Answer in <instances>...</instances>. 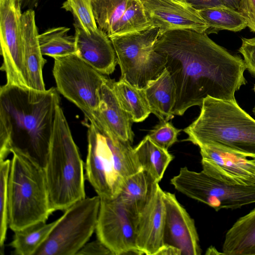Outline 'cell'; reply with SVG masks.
<instances>
[{"label": "cell", "mask_w": 255, "mask_h": 255, "mask_svg": "<svg viewBox=\"0 0 255 255\" xmlns=\"http://www.w3.org/2000/svg\"><path fill=\"white\" fill-rule=\"evenodd\" d=\"M154 49L164 59L176 89L174 115L201 106L207 97L236 101L235 93L247 84L240 56L220 46L205 32L179 29L160 33Z\"/></svg>", "instance_id": "6da1fadb"}, {"label": "cell", "mask_w": 255, "mask_h": 255, "mask_svg": "<svg viewBox=\"0 0 255 255\" xmlns=\"http://www.w3.org/2000/svg\"><path fill=\"white\" fill-rule=\"evenodd\" d=\"M59 93L5 84L0 88V162L10 153L22 154L45 168Z\"/></svg>", "instance_id": "7a4b0ae2"}, {"label": "cell", "mask_w": 255, "mask_h": 255, "mask_svg": "<svg viewBox=\"0 0 255 255\" xmlns=\"http://www.w3.org/2000/svg\"><path fill=\"white\" fill-rule=\"evenodd\" d=\"M183 131L186 140L198 146L215 145L255 157V120L236 101L206 97L198 118Z\"/></svg>", "instance_id": "3957f363"}, {"label": "cell", "mask_w": 255, "mask_h": 255, "mask_svg": "<svg viewBox=\"0 0 255 255\" xmlns=\"http://www.w3.org/2000/svg\"><path fill=\"white\" fill-rule=\"evenodd\" d=\"M86 122L85 178L101 199L116 198L126 179L142 169L130 143L102 126Z\"/></svg>", "instance_id": "277c9868"}, {"label": "cell", "mask_w": 255, "mask_h": 255, "mask_svg": "<svg viewBox=\"0 0 255 255\" xmlns=\"http://www.w3.org/2000/svg\"><path fill=\"white\" fill-rule=\"evenodd\" d=\"M84 165L59 105L56 110L48 161L44 168L52 213L57 210L65 211L86 198Z\"/></svg>", "instance_id": "5b68a950"}, {"label": "cell", "mask_w": 255, "mask_h": 255, "mask_svg": "<svg viewBox=\"0 0 255 255\" xmlns=\"http://www.w3.org/2000/svg\"><path fill=\"white\" fill-rule=\"evenodd\" d=\"M12 154L8 179V222L14 232L46 222L52 212L44 168L22 154Z\"/></svg>", "instance_id": "8992f818"}, {"label": "cell", "mask_w": 255, "mask_h": 255, "mask_svg": "<svg viewBox=\"0 0 255 255\" xmlns=\"http://www.w3.org/2000/svg\"><path fill=\"white\" fill-rule=\"evenodd\" d=\"M159 29L151 26L133 33L110 37L123 79L144 89L165 69L164 58L154 49Z\"/></svg>", "instance_id": "52a82bcc"}, {"label": "cell", "mask_w": 255, "mask_h": 255, "mask_svg": "<svg viewBox=\"0 0 255 255\" xmlns=\"http://www.w3.org/2000/svg\"><path fill=\"white\" fill-rule=\"evenodd\" d=\"M101 198H85L67 208L34 255H75L96 231Z\"/></svg>", "instance_id": "ba28073f"}, {"label": "cell", "mask_w": 255, "mask_h": 255, "mask_svg": "<svg viewBox=\"0 0 255 255\" xmlns=\"http://www.w3.org/2000/svg\"><path fill=\"white\" fill-rule=\"evenodd\" d=\"M53 59L52 72L57 91L88 120L99 107L100 90L106 77L76 53Z\"/></svg>", "instance_id": "9c48e42d"}, {"label": "cell", "mask_w": 255, "mask_h": 255, "mask_svg": "<svg viewBox=\"0 0 255 255\" xmlns=\"http://www.w3.org/2000/svg\"><path fill=\"white\" fill-rule=\"evenodd\" d=\"M179 192L205 204L218 211L222 209H236L255 203V184H230L219 180L203 170L195 172L187 167L170 180Z\"/></svg>", "instance_id": "30bf717a"}, {"label": "cell", "mask_w": 255, "mask_h": 255, "mask_svg": "<svg viewBox=\"0 0 255 255\" xmlns=\"http://www.w3.org/2000/svg\"><path fill=\"white\" fill-rule=\"evenodd\" d=\"M20 0H0V45L6 84L29 88L25 75Z\"/></svg>", "instance_id": "8fae6325"}, {"label": "cell", "mask_w": 255, "mask_h": 255, "mask_svg": "<svg viewBox=\"0 0 255 255\" xmlns=\"http://www.w3.org/2000/svg\"><path fill=\"white\" fill-rule=\"evenodd\" d=\"M136 219L117 198L101 199L96 229L97 239L113 255H139L135 244Z\"/></svg>", "instance_id": "7c38bea8"}, {"label": "cell", "mask_w": 255, "mask_h": 255, "mask_svg": "<svg viewBox=\"0 0 255 255\" xmlns=\"http://www.w3.org/2000/svg\"><path fill=\"white\" fill-rule=\"evenodd\" d=\"M199 147L202 170L209 175L230 184H255V173L246 156L215 145Z\"/></svg>", "instance_id": "4fadbf2b"}, {"label": "cell", "mask_w": 255, "mask_h": 255, "mask_svg": "<svg viewBox=\"0 0 255 255\" xmlns=\"http://www.w3.org/2000/svg\"><path fill=\"white\" fill-rule=\"evenodd\" d=\"M151 25L160 33L179 29L206 32L208 26L187 0H139Z\"/></svg>", "instance_id": "5bb4252c"}, {"label": "cell", "mask_w": 255, "mask_h": 255, "mask_svg": "<svg viewBox=\"0 0 255 255\" xmlns=\"http://www.w3.org/2000/svg\"><path fill=\"white\" fill-rule=\"evenodd\" d=\"M165 209L164 245L176 248L182 255H200L201 249L194 220L174 194L163 192Z\"/></svg>", "instance_id": "9a60e30c"}, {"label": "cell", "mask_w": 255, "mask_h": 255, "mask_svg": "<svg viewBox=\"0 0 255 255\" xmlns=\"http://www.w3.org/2000/svg\"><path fill=\"white\" fill-rule=\"evenodd\" d=\"M163 192L158 185L151 200L136 219L135 244L139 255H157L164 245Z\"/></svg>", "instance_id": "2e32d148"}, {"label": "cell", "mask_w": 255, "mask_h": 255, "mask_svg": "<svg viewBox=\"0 0 255 255\" xmlns=\"http://www.w3.org/2000/svg\"><path fill=\"white\" fill-rule=\"evenodd\" d=\"M113 81L106 77L100 90L99 107L86 121L106 128L119 139L132 144L134 138L132 121L115 95Z\"/></svg>", "instance_id": "e0dca14e"}, {"label": "cell", "mask_w": 255, "mask_h": 255, "mask_svg": "<svg viewBox=\"0 0 255 255\" xmlns=\"http://www.w3.org/2000/svg\"><path fill=\"white\" fill-rule=\"evenodd\" d=\"M74 26L76 54L102 74H112L118 62L109 36L98 27L91 34H88L81 27Z\"/></svg>", "instance_id": "ac0fdd59"}, {"label": "cell", "mask_w": 255, "mask_h": 255, "mask_svg": "<svg viewBox=\"0 0 255 255\" xmlns=\"http://www.w3.org/2000/svg\"><path fill=\"white\" fill-rule=\"evenodd\" d=\"M21 33L23 45L25 75L29 88L45 91L43 68L46 60L41 53L35 12L33 9L24 11L21 16Z\"/></svg>", "instance_id": "d6986e66"}, {"label": "cell", "mask_w": 255, "mask_h": 255, "mask_svg": "<svg viewBox=\"0 0 255 255\" xmlns=\"http://www.w3.org/2000/svg\"><path fill=\"white\" fill-rule=\"evenodd\" d=\"M158 183L149 172L142 169L126 179L116 198L137 218L151 200Z\"/></svg>", "instance_id": "ffe728a7"}, {"label": "cell", "mask_w": 255, "mask_h": 255, "mask_svg": "<svg viewBox=\"0 0 255 255\" xmlns=\"http://www.w3.org/2000/svg\"><path fill=\"white\" fill-rule=\"evenodd\" d=\"M151 113L159 121H169L174 118L172 114L176 97L174 83L168 71L165 68L155 79L144 88Z\"/></svg>", "instance_id": "44dd1931"}, {"label": "cell", "mask_w": 255, "mask_h": 255, "mask_svg": "<svg viewBox=\"0 0 255 255\" xmlns=\"http://www.w3.org/2000/svg\"><path fill=\"white\" fill-rule=\"evenodd\" d=\"M222 252L225 255H255V208L227 231Z\"/></svg>", "instance_id": "7402d4cb"}, {"label": "cell", "mask_w": 255, "mask_h": 255, "mask_svg": "<svg viewBox=\"0 0 255 255\" xmlns=\"http://www.w3.org/2000/svg\"><path fill=\"white\" fill-rule=\"evenodd\" d=\"M134 154L142 170L149 172L159 182L173 156L168 150L153 142L147 135L133 148Z\"/></svg>", "instance_id": "603a6c76"}, {"label": "cell", "mask_w": 255, "mask_h": 255, "mask_svg": "<svg viewBox=\"0 0 255 255\" xmlns=\"http://www.w3.org/2000/svg\"><path fill=\"white\" fill-rule=\"evenodd\" d=\"M113 88L124 110L128 114L132 122L139 123L144 121L151 111L144 89L132 86L126 81H113Z\"/></svg>", "instance_id": "cb8c5ba5"}, {"label": "cell", "mask_w": 255, "mask_h": 255, "mask_svg": "<svg viewBox=\"0 0 255 255\" xmlns=\"http://www.w3.org/2000/svg\"><path fill=\"white\" fill-rule=\"evenodd\" d=\"M59 219L50 223L40 222L14 231L10 246L16 255H34L46 240Z\"/></svg>", "instance_id": "d4e9b609"}, {"label": "cell", "mask_w": 255, "mask_h": 255, "mask_svg": "<svg viewBox=\"0 0 255 255\" xmlns=\"http://www.w3.org/2000/svg\"><path fill=\"white\" fill-rule=\"evenodd\" d=\"M208 26L206 34L221 30L238 32L247 27V22L238 11L226 6L198 10Z\"/></svg>", "instance_id": "484cf974"}, {"label": "cell", "mask_w": 255, "mask_h": 255, "mask_svg": "<svg viewBox=\"0 0 255 255\" xmlns=\"http://www.w3.org/2000/svg\"><path fill=\"white\" fill-rule=\"evenodd\" d=\"M70 28L60 26L49 28L38 35L43 55L52 58L76 53L75 36L68 34Z\"/></svg>", "instance_id": "4316f807"}, {"label": "cell", "mask_w": 255, "mask_h": 255, "mask_svg": "<svg viewBox=\"0 0 255 255\" xmlns=\"http://www.w3.org/2000/svg\"><path fill=\"white\" fill-rule=\"evenodd\" d=\"M131 0H92L98 27L109 38Z\"/></svg>", "instance_id": "83f0119b"}, {"label": "cell", "mask_w": 255, "mask_h": 255, "mask_svg": "<svg viewBox=\"0 0 255 255\" xmlns=\"http://www.w3.org/2000/svg\"><path fill=\"white\" fill-rule=\"evenodd\" d=\"M151 26L140 1L131 0L116 24L112 37L140 31Z\"/></svg>", "instance_id": "f1b7e54d"}, {"label": "cell", "mask_w": 255, "mask_h": 255, "mask_svg": "<svg viewBox=\"0 0 255 255\" xmlns=\"http://www.w3.org/2000/svg\"><path fill=\"white\" fill-rule=\"evenodd\" d=\"M62 8L72 14L74 25L81 27L88 34L98 28L92 0H66L63 3Z\"/></svg>", "instance_id": "f546056e"}, {"label": "cell", "mask_w": 255, "mask_h": 255, "mask_svg": "<svg viewBox=\"0 0 255 255\" xmlns=\"http://www.w3.org/2000/svg\"><path fill=\"white\" fill-rule=\"evenodd\" d=\"M11 160L5 159L0 162V253L4 250V244L8 226V179Z\"/></svg>", "instance_id": "4dcf8cb0"}, {"label": "cell", "mask_w": 255, "mask_h": 255, "mask_svg": "<svg viewBox=\"0 0 255 255\" xmlns=\"http://www.w3.org/2000/svg\"><path fill=\"white\" fill-rule=\"evenodd\" d=\"M181 129L176 128L169 121H160L151 129L147 135L159 146L168 150L178 141V135Z\"/></svg>", "instance_id": "1f68e13d"}, {"label": "cell", "mask_w": 255, "mask_h": 255, "mask_svg": "<svg viewBox=\"0 0 255 255\" xmlns=\"http://www.w3.org/2000/svg\"><path fill=\"white\" fill-rule=\"evenodd\" d=\"M239 51L244 57L246 68L255 77V37L242 38V45Z\"/></svg>", "instance_id": "d6a6232c"}, {"label": "cell", "mask_w": 255, "mask_h": 255, "mask_svg": "<svg viewBox=\"0 0 255 255\" xmlns=\"http://www.w3.org/2000/svg\"><path fill=\"white\" fill-rule=\"evenodd\" d=\"M238 12L247 22V26L255 33V0H240Z\"/></svg>", "instance_id": "836d02e7"}, {"label": "cell", "mask_w": 255, "mask_h": 255, "mask_svg": "<svg viewBox=\"0 0 255 255\" xmlns=\"http://www.w3.org/2000/svg\"><path fill=\"white\" fill-rule=\"evenodd\" d=\"M77 255H113L111 251L99 239L87 243Z\"/></svg>", "instance_id": "e575fe53"}, {"label": "cell", "mask_w": 255, "mask_h": 255, "mask_svg": "<svg viewBox=\"0 0 255 255\" xmlns=\"http://www.w3.org/2000/svg\"><path fill=\"white\" fill-rule=\"evenodd\" d=\"M197 10L225 6L221 0H187Z\"/></svg>", "instance_id": "d590c367"}, {"label": "cell", "mask_w": 255, "mask_h": 255, "mask_svg": "<svg viewBox=\"0 0 255 255\" xmlns=\"http://www.w3.org/2000/svg\"><path fill=\"white\" fill-rule=\"evenodd\" d=\"M181 255V251L173 247L164 245L157 255Z\"/></svg>", "instance_id": "8d00e7d4"}, {"label": "cell", "mask_w": 255, "mask_h": 255, "mask_svg": "<svg viewBox=\"0 0 255 255\" xmlns=\"http://www.w3.org/2000/svg\"><path fill=\"white\" fill-rule=\"evenodd\" d=\"M40 0H20L22 9H33L37 6Z\"/></svg>", "instance_id": "74e56055"}, {"label": "cell", "mask_w": 255, "mask_h": 255, "mask_svg": "<svg viewBox=\"0 0 255 255\" xmlns=\"http://www.w3.org/2000/svg\"><path fill=\"white\" fill-rule=\"evenodd\" d=\"M225 5L228 7L238 11L240 0H221Z\"/></svg>", "instance_id": "f35d334b"}, {"label": "cell", "mask_w": 255, "mask_h": 255, "mask_svg": "<svg viewBox=\"0 0 255 255\" xmlns=\"http://www.w3.org/2000/svg\"><path fill=\"white\" fill-rule=\"evenodd\" d=\"M250 162L252 164L253 168L254 169V172L255 173V164L253 163L251 161H250Z\"/></svg>", "instance_id": "ab89813d"}, {"label": "cell", "mask_w": 255, "mask_h": 255, "mask_svg": "<svg viewBox=\"0 0 255 255\" xmlns=\"http://www.w3.org/2000/svg\"><path fill=\"white\" fill-rule=\"evenodd\" d=\"M250 161L254 164H255V157L254 158H252V159H250Z\"/></svg>", "instance_id": "60d3db41"}, {"label": "cell", "mask_w": 255, "mask_h": 255, "mask_svg": "<svg viewBox=\"0 0 255 255\" xmlns=\"http://www.w3.org/2000/svg\"><path fill=\"white\" fill-rule=\"evenodd\" d=\"M253 113L254 114V115L255 116V106H254V108L253 109Z\"/></svg>", "instance_id": "b9f144b4"}, {"label": "cell", "mask_w": 255, "mask_h": 255, "mask_svg": "<svg viewBox=\"0 0 255 255\" xmlns=\"http://www.w3.org/2000/svg\"><path fill=\"white\" fill-rule=\"evenodd\" d=\"M254 91H255V86H254Z\"/></svg>", "instance_id": "7bdbcfd3"}]
</instances>
